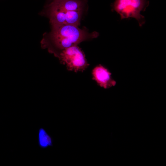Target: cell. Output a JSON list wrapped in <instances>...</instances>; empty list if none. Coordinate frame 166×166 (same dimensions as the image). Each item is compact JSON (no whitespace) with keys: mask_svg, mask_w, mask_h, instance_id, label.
<instances>
[{"mask_svg":"<svg viewBox=\"0 0 166 166\" xmlns=\"http://www.w3.org/2000/svg\"><path fill=\"white\" fill-rule=\"evenodd\" d=\"M51 30L45 33L41 41V47L46 49L50 53L57 52L70 47L77 45L84 41L95 38L98 34L89 33L78 26L71 25L51 26Z\"/></svg>","mask_w":166,"mask_h":166,"instance_id":"obj_1","label":"cell"},{"mask_svg":"<svg viewBox=\"0 0 166 166\" xmlns=\"http://www.w3.org/2000/svg\"><path fill=\"white\" fill-rule=\"evenodd\" d=\"M86 0H53L39 13L49 18L51 26L71 25L79 26Z\"/></svg>","mask_w":166,"mask_h":166,"instance_id":"obj_2","label":"cell"},{"mask_svg":"<svg viewBox=\"0 0 166 166\" xmlns=\"http://www.w3.org/2000/svg\"><path fill=\"white\" fill-rule=\"evenodd\" d=\"M149 5L147 0H115L112 9L120 14L121 19L134 18L141 26L145 21L140 12L145 11Z\"/></svg>","mask_w":166,"mask_h":166,"instance_id":"obj_3","label":"cell"},{"mask_svg":"<svg viewBox=\"0 0 166 166\" xmlns=\"http://www.w3.org/2000/svg\"><path fill=\"white\" fill-rule=\"evenodd\" d=\"M53 55L69 70L82 71L89 65L84 53L77 45L62 49Z\"/></svg>","mask_w":166,"mask_h":166,"instance_id":"obj_4","label":"cell"},{"mask_svg":"<svg viewBox=\"0 0 166 166\" xmlns=\"http://www.w3.org/2000/svg\"><path fill=\"white\" fill-rule=\"evenodd\" d=\"M92 73L93 79L101 87L108 89L116 85V82L112 78L111 73L101 65L95 67Z\"/></svg>","mask_w":166,"mask_h":166,"instance_id":"obj_5","label":"cell"},{"mask_svg":"<svg viewBox=\"0 0 166 166\" xmlns=\"http://www.w3.org/2000/svg\"><path fill=\"white\" fill-rule=\"evenodd\" d=\"M37 139L38 146L42 149L53 146V138L42 127L40 128L38 130Z\"/></svg>","mask_w":166,"mask_h":166,"instance_id":"obj_6","label":"cell"},{"mask_svg":"<svg viewBox=\"0 0 166 166\" xmlns=\"http://www.w3.org/2000/svg\"><path fill=\"white\" fill-rule=\"evenodd\" d=\"M49 0L48 3H49V2H50L51 1L53 0Z\"/></svg>","mask_w":166,"mask_h":166,"instance_id":"obj_7","label":"cell"}]
</instances>
